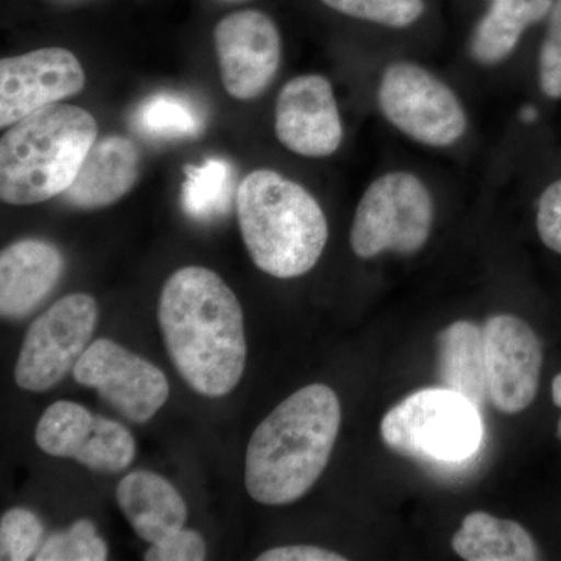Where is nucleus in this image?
<instances>
[{
  "instance_id": "1",
  "label": "nucleus",
  "mask_w": 561,
  "mask_h": 561,
  "mask_svg": "<svg viewBox=\"0 0 561 561\" xmlns=\"http://www.w3.org/2000/svg\"><path fill=\"white\" fill-rule=\"evenodd\" d=\"M158 321L192 390L220 398L238 387L247 364L242 306L216 272L190 265L173 273L161 290Z\"/></svg>"
},
{
  "instance_id": "2",
  "label": "nucleus",
  "mask_w": 561,
  "mask_h": 561,
  "mask_svg": "<svg viewBox=\"0 0 561 561\" xmlns=\"http://www.w3.org/2000/svg\"><path fill=\"white\" fill-rule=\"evenodd\" d=\"M342 423L337 394L311 383L280 402L251 435L245 486L254 501L287 505L300 500L323 474Z\"/></svg>"
},
{
  "instance_id": "3",
  "label": "nucleus",
  "mask_w": 561,
  "mask_h": 561,
  "mask_svg": "<svg viewBox=\"0 0 561 561\" xmlns=\"http://www.w3.org/2000/svg\"><path fill=\"white\" fill-rule=\"evenodd\" d=\"M236 206L243 243L260 271L290 279L316 267L330 230L319 202L301 184L260 169L243 179Z\"/></svg>"
},
{
  "instance_id": "4",
  "label": "nucleus",
  "mask_w": 561,
  "mask_h": 561,
  "mask_svg": "<svg viewBox=\"0 0 561 561\" xmlns=\"http://www.w3.org/2000/svg\"><path fill=\"white\" fill-rule=\"evenodd\" d=\"M87 110L50 105L16 122L0 140V197L27 206L65 194L98 140Z\"/></svg>"
},
{
  "instance_id": "5",
  "label": "nucleus",
  "mask_w": 561,
  "mask_h": 561,
  "mask_svg": "<svg viewBox=\"0 0 561 561\" xmlns=\"http://www.w3.org/2000/svg\"><path fill=\"white\" fill-rule=\"evenodd\" d=\"M381 437L404 456L456 463L481 446V409L443 387L419 390L383 415Z\"/></svg>"
},
{
  "instance_id": "6",
  "label": "nucleus",
  "mask_w": 561,
  "mask_h": 561,
  "mask_svg": "<svg viewBox=\"0 0 561 561\" xmlns=\"http://www.w3.org/2000/svg\"><path fill=\"white\" fill-rule=\"evenodd\" d=\"M434 201L426 184L411 172H389L362 195L350 243L360 260L383 251L413 254L426 245L434 227Z\"/></svg>"
},
{
  "instance_id": "7",
  "label": "nucleus",
  "mask_w": 561,
  "mask_h": 561,
  "mask_svg": "<svg viewBox=\"0 0 561 561\" xmlns=\"http://www.w3.org/2000/svg\"><path fill=\"white\" fill-rule=\"evenodd\" d=\"M378 103L397 130L423 146H454L467 131V113L459 98L445 81L416 62H391L383 70Z\"/></svg>"
},
{
  "instance_id": "8",
  "label": "nucleus",
  "mask_w": 561,
  "mask_h": 561,
  "mask_svg": "<svg viewBox=\"0 0 561 561\" xmlns=\"http://www.w3.org/2000/svg\"><path fill=\"white\" fill-rule=\"evenodd\" d=\"M98 320V302L91 295H66L50 306L22 342L14 368L18 386L39 393L60 383L90 346Z\"/></svg>"
},
{
  "instance_id": "9",
  "label": "nucleus",
  "mask_w": 561,
  "mask_h": 561,
  "mask_svg": "<svg viewBox=\"0 0 561 561\" xmlns=\"http://www.w3.org/2000/svg\"><path fill=\"white\" fill-rule=\"evenodd\" d=\"M81 386L95 389L133 423H147L169 400L171 386L164 373L138 354L110 339L91 343L72 370Z\"/></svg>"
},
{
  "instance_id": "10",
  "label": "nucleus",
  "mask_w": 561,
  "mask_h": 561,
  "mask_svg": "<svg viewBox=\"0 0 561 561\" xmlns=\"http://www.w3.org/2000/svg\"><path fill=\"white\" fill-rule=\"evenodd\" d=\"M482 334L491 404L507 415L526 411L540 387V339L515 316L491 317L483 324Z\"/></svg>"
},
{
  "instance_id": "11",
  "label": "nucleus",
  "mask_w": 561,
  "mask_h": 561,
  "mask_svg": "<svg viewBox=\"0 0 561 561\" xmlns=\"http://www.w3.org/2000/svg\"><path fill=\"white\" fill-rule=\"evenodd\" d=\"M225 90L251 101L267 90L280 65L283 43L275 22L257 10L228 14L214 32Z\"/></svg>"
},
{
  "instance_id": "12",
  "label": "nucleus",
  "mask_w": 561,
  "mask_h": 561,
  "mask_svg": "<svg viewBox=\"0 0 561 561\" xmlns=\"http://www.w3.org/2000/svg\"><path fill=\"white\" fill-rule=\"evenodd\" d=\"M84 70L72 51L47 47L0 61V127L79 94Z\"/></svg>"
},
{
  "instance_id": "13",
  "label": "nucleus",
  "mask_w": 561,
  "mask_h": 561,
  "mask_svg": "<svg viewBox=\"0 0 561 561\" xmlns=\"http://www.w3.org/2000/svg\"><path fill=\"white\" fill-rule=\"evenodd\" d=\"M275 131L291 153L327 158L339 150L343 125L327 77L306 73L287 81L276 101Z\"/></svg>"
},
{
  "instance_id": "14",
  "label": "nucleus",
  "mask_w": 561,
  "mask_h": 561,
  "mask_svg": "<svg viewBox=\"0 0 561 561\" xmlns=\"http://www.w3.org/2000/svg\"><path fill=\"white\" fill-rule=\"evenodd\" d=\"M65 260L54 243L24 239L0 254V312L22 319L49 297L61 278Z\"/></svg>"
},
{
  "instance_id": "15",
  "label": "nucleus",
  "mask_w": 561,
  "mask_h": 561,
  "mask_svg": "<svg viewBox=\"0 0 561 561\" xmlns=\"http://www.w3.org/2000/svg\"><path fill=\"white\" fill-rule=\"evenodd\" d=\"M139 173L138 146L125 136H106L95 140L76 180L62 195L79 209L106 208L131 191Z\"/></svg>"
},
{
  "instance_id": "16",
  "label": "nucleus",
  "mask_w": 561,
  "mask_h": 561,
  "mask_svg": "<svg viewBox=\"0 0 561 561\" xmlns=\"http://www.w3.org/2000/svg\"><path fill=\"white\" fill-rule=\"evenodd\" d=\"M117 504L142 540L160 541L183 529L187 505L168 479L151 471H133L117 485Z\"/></svg>"
},
{
  "instance_id": "17",
  "label": "nucleus",
  "mask_w": 561,
  "mask_h": 561,
  "mask_svg": "<svg viewBox=\"0 0 561 561\" xmlns=\"http://www.w3.org/2000/svg\"><path fill=\"white\" fill-rule=\"evenodd\" d=\"M438 376L443 389L456 391L478 409L485 404V346L478 324L459 320L438 334Z\"/></svg>"
},
{
  "instance_id": "18",
  "label": "nucleus",
  "mask_w": 561,
  "mask_h": 561,
  "mask_svg": "<svg viewBox=\"0 0 561 561\" xmlns=\"http://www.w3.org/2000/svg\"><path fill=\"white\" fill-rule=\"evenodd\" d=\"M553 0H493L471 36L472 60L496 66L515 51L529 25L551 13Z\"/></svg>"
},
{
  "instance_id": "19",
  "label": "nucleus",
  "mask_w": 561,
  "mask_h": 561,
  "mask_svg": "<svg viewBox=\"0 0 561 561\" xmlns=\"http://www.w3.org/2000/svg\"><path fill=\"white\" fill-rule=\"evenodd\" d=\"M453 549L467 561L538 560L537 545L522 524L485 512L465 516L454 534Z\"/></svg>"
},
{
  "instance_id": "20",
  "label": "nucleus",
  "mask_w": 561,
  "mask_h": 561,
  "mask_svg": "<svg viewBox=\"0 0 561 561\" xmlns=\"http://www.w3.org/2000/svg\"><path fill=\"white\" fill-rule=\"evenodd\" d=\"M98 416L77 402H54L36 426V445L47 456L79 460L94 440Z\"/></svg>"
},
{
  "instance_id": "21",
  "label": "nucleus",
  "mask_w": 561,
  "mask_h": 561,
  "mask_svg": "<svg viewBox=\"0 0 561 561\" xmlns=\"http://www.w3.org/2000/svg\"><path fill=\"white\" fill-rule=\"evenodd\" d=\"M236 191V173L230 161L208 158L186 169L181 186V208L192 219L210 221L228 214Z\"/></svg>"
},
{
  "instance_id": "22",
  "label": "nucleus",
  "mask_w": 561,
  "mask_h": 561,
  "mask_svg": "<svg viewBox=\"0 0 561 561\" xmlns=\"http://www.w3.org/2000/svg\"><path fill=\"white\" fill-rule=\"evenodd\" d=\"M136 130L151 138H194L205 127L202 111L184 95L160 92L140 103L133 116Z\"/></svg>"
},
{
  "instance_id": "23",
  "label": "nucleus",
  "mask_w": 561,
  "mask_h": 561,
  "mask_svg": "<svg viewBox=\"0 0 561 561\" xmlns=\"http://www.w3.org/2000/svg\"><path fill=\"white\" fill-rule=\"evenodd\" d=\"M108 548L90 519H79L65 534H54L41 545L36 561H103Z\"/></svg>"
},
{
  "instance_id": "24",
  "label": "nucleus",
  "mask_w": 561,
  "mask_h": 561,
  "mask_svg": "<svg viewBox=\"0 0 561 561\" xmlns=\"http://www.w3.org/2000/svg\"><path fill=\"white\" fill-rule=\"evenodd\" d=\"M330 9L390 28L411 27L423 16V0H321Z\"/></svg>"
},
{
  "instance_id": "25",
  "label": "nucleus",
  "mask_w": 561,
  "mask_h": 561,
  "mask_svg": "<svg viewBox=\"0 0 561 561\" xmlns=\"http://www.w3.org/2000/svg\"><path fill=\"white\" fill-rule=\"evenodd\" d=\"M44 527L27 508H10L0 519V560L25 561L38 553Z\"/></svg>"
},
{
  "instance_id": "26",
  "label": "nucleus",
  "mask_w": 561,
  "mask_h": 561,
  "mask_svg": "<svg viewBox=\"0 0 561 561\" xmlns=\"http://www.w3.org/2000/svg\"><path fill=\"white\" fill-rule=\"evenodd\" d=\"M538 80L546 98L561 99V0L553 2L549 13L548 31L538 57Z\"/></svg>"
},
{
  "instance_id": "27",
  "label": "nucleus",
  "mask_w": 561,
  "mask_h": 561,
  "mask_svg": "<svg viewBox=\"0 0 561 561\" xmlns=\"http://www.w3.org/2000/svg\"><path fill=\"white\" fill-rule=\"evenodd\" d=\"M206 542L197 530L179 529L153 542L144 556L147 561H203Z\"/></svg>"
},
{
  "instance_id": "28",
  "label": "nucleus",
  "mask_w": 561,
  "mask_h": 561,
  "mask_svg": "<svg viewBox=\"0 0 561 561\" xmlns=\"http://www.w3.org/2000/svg\"><path fill=\"white\" fill-rule=\"evenodd\" d=\"M537 231L549 250L561 254V180L553 181L541 194L537 210Z\"/></svg>"
},
{
  "instance_id": "29",
  "label": "nucleus",
  "mask_w": 561,
  "mask_h": 561,
  "mask_svg": "<svg viewBox=\"0 0 561 561\" xmlns=\"http://www.w3.org/2000/svg\"><path fill=\"white\" fill-rule=\"evenodd\" d=\"M341 553L328 551L319 546L294 545L273 548L262 552L257 561H345Z\"/></svg>"
},
{
  "instance_id": "30",
  "label": "nucleus",
  "mask_w": 561,
  "mask_h": 561,
  "mask_svg": "<svg viewBox=\"0 0 561 561\" xmlns=\"http://www.w3.org/2000/svg\"><path fill=\"white\" fill-rule=\"evenodd\" d=\"M552 400L553 404L561 409V373H559L552 381ZM557 435H559L561 440V416L559 424H557Z\"/></svg>"
}]
</instances>
